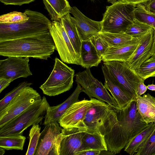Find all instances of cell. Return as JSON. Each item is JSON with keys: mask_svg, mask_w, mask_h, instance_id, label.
Here are the masks:
<instances>
[{"mask_svg": "<svg viewBox=\"0 0 155 155\" xmlns=\"http://www.w3.org/2000/svg\"><path fill=\"white\" fill-rule=\"evenodd\" d=\"M113 109L110 128L104 137L108 150L115 154L119 153L132 138L149 124L140 114L136 99L122 109Z\"/></svg>", "mask_w": 155, "mask_h": 155, "instance_id": "obj_1", "label": "cell"}, {"mask_svg": "<svg viewBox=\"0 0 155 155\" xmlns=\"http://www.w3.org/2000/svg\"><path fill=\"white\" fill-rule=\"evenodd\" d=\"M49 31L22 38L0 41V55L47 60L55 49Z\"/></svg>", "mask_w": 155, "mask_h": 155, "instance_id": "obj_2", "label": "cell"}, {"mask_svg": "<svg viewBox=\"0 0 155 155\" xmlns=\"http://www.w3.org/2000/svg\"><path fill=\"white\" fill-rule=\"evenodd\" d=\"M28 19L21 23H0V41L35 35L49 31L51 21L40 12L26 9Z\"/></svg>", "mask_w": 155, "mask_h": 155, "instance_id": "obj_3", "label": "cell"}, {"mask_svg": "<svg viewBox=\"0 0 155 155\" xmlns=\"http://www.w3.org/2000/svg\"><path fill=\"white\" fill-rule=\"evenodd\" d=\"M49 105L44 96L0 127V137L22 135L28 127L38 124L45 118Z\"/></svg>", "mask_w": 155, "mask_h": 155, "instance_id": "obj_4", "label": "cell"}, {"mask_svg": "<svg viewBox=\"0 0 155 155\" xmlns=\"http://www.w3.org/2000/svg\"><path fill=\"white\" fill-rule=\"evenodd\" d=\"M136 5L117 1L106 7L101 22V32H125L135 19Z\"/></svg>", "mask_w": 155, "mask_h": 155, "instance_id": "obj_5", "label": "cell"}, {"mask_svg": "<svg viewBox=\"0 0 155 155\" xmlns=\"http://www.w3.org/2000/svg\"><path fill=\"white\" fill-rule=\"evenodd\" d=\"M74 70L57 58L49 76L39 87L44 94L54 96L69 90L72 87Z\"/></svg>", "mask_w": 155, "mask_h": 155, "instance_id": "obj_6", "label": "cell"}, {"mask_svg": "<svg viewBox=\"0 0 155 155\" xmlns=\"http://www.w3.org/2000/svg\"><path fill=\"white\" fill-rule=\"evenodd\" d=\"M49 32L61 61L67 64L81 66V57L75 51L62 23L60 21H51Z\"/></svg>", "mask_w": 155, "mask_h": 155, "instance_id": "obj_7", "label": "cell"}, {"mask_svg": "<svg viewBox=\"0 0 155 155\" xmlns=\"http://www.w3.org/2000/svg\"><path fill=\"white\" fill-rule=\"evenodd\" d=\"M91 98L92 105L87 111L84 120L86 132H100L104 135L111 118L112 107L104 101Z\"/></svg>", "mask_w": 155, "mask_h": 155, "instance_id": "obj_8", "label": "cell"}, {"mask_svg": "<svg viewBox=\"0 0 155 155\" xmlns=\"http://www.w3.org/2000/svg\"><path fill=\"white\" fill-rule=\"evenodd\" d=\"M42 98L39 93L30 86L24 88L0 111V127Z\"/></svg>", "mask_w": 155, "mask_h": 155, "instance_id": "obj_9", "label": "cell"}, {"mask_svg": "<svg viewBox=\"0 0 155 155\" xmlns=\"http://www.w3.org/2000/svg\"><path fill=\"white\" fill-rule=\"evenodd\" d=\"M103 64L126 91L136 99L138 84L144 80L131 69L126 62L113 61L104 62Z\"/></svg>", "mask_w": 155, "mask_h": 155, "instance_id": "obj_10", "label": "cell"}, {"mask_svg": "<svg viewBox=\"0 0 155 155\" xmlns=\"http://www.w3.org/2000/svg\"><path fill=\"white\" fill-rule=\"evenodd\" d=\"M75 81L84 88V92L90 98L95 97L105 102L112 107L120 109L118 105L101 82L95 78L90 68L75 74Z\"/></svg>", "mask_w": 155, "mask_h": 155, "instance_id": "obj_11", "label": "cell"}, {"mask_svg": "<svg viewBox=\"0 0 155 155\" xmlns=\"http://www.w3.org/2000/svg\"><path fill=\"white\" fill-rule=\"evenodd\" d=\"M45 125L41 133L34 155H59L62 128L58 122Z\"/></svg>", "mask_w": 155, "mask_h": 155, "instance_id": "obj_12", "label": "cell"}, {"mask_svg": "<svg viewBox=\"0 0 155 155\" xmlns=\"http://www.w3.org/2000/svg\"><path fill=\"white\" fill-rule=\"evenodd\" d=\"M29 58L11 56L0 60V78L10 79L12 81L20 78L32 75L29 64Z\"/></svg>", "mask_w": 155, "mask_h": 155, "instance_id": "obj_13", "label": "cell"}, {"mask_svg": "<svg viewBox=\"0 0 155 155\" xmlns=\"http://www.w3.org/2000/svg\"><path fill=\"white\" fill-rule=\"evenodd\" d=\"M92 101L84 99L72 104L60 118L58 123L62 128L77 127L87 130L84 120Z\"/></svg>", "mask_w": 155, "mask_h": 155, "instance_id": "obj_14", "label": "cell"}, {"mask_svg": "<svg viewBox=\"0 0 155 155\" xmlns=\"http://www.w3.org/2000/svg\"><path fill=\"white\" fill-rule=\"evenodd\" d=\"M70 13L73 16L70 15V19L75 24L82 41L89 40L101 32V21H96L89 18L75 6L71 7Z\"/></svg>", "mask_w": 155, "mask_h": 155, "instance_id": "obj_15", "label": "cell"}, {"mask_svg": "<svg viewBox=\"0 0 155 155\" xmlns=\"http://www.w3.org/2000/svg\"><path fill=\"white\" fill-rule=\"evenodd\" d=\"M86 130L77 127L63 128L59 155H76L82 149Z\"/></svg>", "mask_w": 155, "mask_h": 155, "instance_id": "obj_16", "label": "cell"}, {"mask_svg": "<svg viewBox=\"0 0 155 155\" xmlns=\"http://www.w3.org/2000/svg\"><path fill=\"white\" fill-rule=\"evenodd\" d=\"M153 28L138 38L139 43L134 54L127 62L128 66L136 71L141 64L152 54L151 50L153 42Z\"/></svg>", "mask_w": 155, "mask_h": 155, "instance_id": "obj_17", "label": "cell"}, {"mask_svg": "<svg viewBox=\"0 0 155 155\" xmlns=\"http://www.w3.org/2000/svg\"><path fill=\"white\" fill-rule=\"evenodd\" d=\"M101 69L104 78V85L110 92L120 109L124 108L133 100L136 99L126 91L104 64L102 65Z\"/></svg>", "mask_w": 155, "mask_h": 155, "instance_id": "obj_18", "label": "cell"}, {"mask_svg": "<svg viewBox=\"0 0 155 155\" xmlns=\"http://www.w3.org/2000/svg\"><path fill=\"white\" fill-rule=\"evenodd\" d=\"M77 86L72 94L64 101L57 106L48 107L43 124L46 125L52 122H58L63 114L73 104L79 101L80 93L84 92V88L77 83Z\"/></svg>", "mask_w": 155, "mask_h": 155, "instance_id": "obj_19", "label": "cell"}, {"mask_svg": "<svg viewBox=\"0 0 155 155\" xmlns=\"http://www.w3.org/2000/svg\"><path fill=\"white\" fill-rule=\"evenodd\" d=\"M139 43V42L109 47L102 56V61L104 62L116 61L126 62L132 56Z\"/></svg>", "mask_w": 155, "mask_h": 155, "instance_id": "obj_20", "label": "cell"}, {"mask_svg": "<svg viewBox=\"0 0 155 155\" xmlns=\"http://www.w3.org/2000/svg\"><path fill=\"white\" fill-rule=\"evenodd\" d=\"M137 110L147 124L155 123V98L149 93L136 99Z\"/></svg>", "mask_w": 155, "mask_h": 155, "instance_id": "obj_21", "label": "cell"}, {"mask_svg": "<svg viewBox=\"0 0 155 155\" xmlns=\"http://www.w3.org/2000/svg\"><path fill=\"white\" fill-rule=\"evenodd\" d=\"M81 56V66L86 69L97 67L102 61L90 39L82 41Z\"/></svg>", "mask_w": 155, "mask_h": 155, "instance_id": "obj_22", "label": "cell"}, {"mask_svg": "<svg viewBox=\"0 0 155 155\" xmlns=\"http://www.w3.org/2000/svg\"><path fill=\"white\" fill-rule=\"evenodd\" d=\"M155 130V123H151L141 132L132 138L125 147L124 150L130 155H135L145 143Z\"/></svg>", "mask_w": 155, "mask_h": 155, "instance_id": "obj_23", "label": "cell"}, {"mask_svg": "<svg viewBox=\"0 0 155 155\" xmlns=\"http://www.w3.org/2000/svg\"><path fill=\"white\" fill-rule=\"evenodd\" d=\"M46 9L53 21H59L61 18L70 13L71 7L67 0H43Z\"/></svg>", "mask_w": 155, "mask_h": 155, "instance_id": "obj_24", "label": "cell"}, {"mask_svg": "<svg viewBox=\"0 0 155 155\" xmlns=\"http://www.w3.org/2000/svg\"><path fill=\"white\" fill-rule=\"evenodd\" d=\"M98 35L105 41L110 48L138 43L140 42L138 38H133L125 32L111 33L100 32Z\"/></svg>", "mask_w": 155, "mask_h": 155, "instance_id": "obj_25", "label": "cell"}, {"mask_svg": "<svg viewBox=\"0 0 155 155\" xmlns=\"http://www.w3.org/2000/svg\"><path fill=\"white\" fill-rule=\"evenodd\" d=\"M88 150L101 151L108 150L104 135L100 132L90 133L86 132L83 137L81 151Z\"/></svg>", "mask_w": 155, "mask_h": 155, "instance_id": "obj_26", "label": "cell"}, {"mask_svg": "<svg viewBox=\"0 0 155 155\" xmlns=\"http://www.w3.org/2000/svg\"><path fill=\"white\" fill-rule=\"evenodd\" d=\"M70 13L67 14L61 18L59 21L63 25L75 51L81 56L82 40L75 24L70 19Z\"/></svg>", "mask_w": 155, "mask_h": 155, "instance_id": "obj_27", "label": "cell"}, {"mask_svg": "<svg viewBox=\"0 0 155 155\" xmlns=\"http://www.w3.org/2000/svg\"><path fill=\"white\" fill-rule=\"evenodd\" d=\"M25 139L22 135L0 137V147L7 150H22Z\"/></svg>", "mask_w": 155, "mask_h": 155, "instance_id": "obj_28", "label": "cell"}, {"mask_svg": "<svg viewBox=\"0 0 155 155\" xmlns=\"http://www.w3.org/2000/svg\"><path fill=\"white\" fill-rule=\"evenodd\" d=\"M134 14L137 20L155 28V14L148 11L143 4L136 5Z\"/></svg>", "mask_w": 155, "mask_h": 155, "instance_id": "obj_29", "label": "cell"}, {"mask_svg": "<svg viewBox=\"0 0 155 155\" xmlns=\"http://www.w3.org/2000/svg\"><path fill=\"white\" fill-rule=\"evenodd\" d=\"M135 72L144 80L155 77V55H153L143 62Z\"/></svg>", "mask_w": 155, "mask_h": 155, "instance_id": "obj_30", "label": "cell"}, {"mask_svg": "<svg viewBox=\"0 0 155 155\" xmlns=\"http://www.w3.org/2000/svg\"><path fill=\"white\" fill-rule=\"evenodd\" d=\"M153 28L150 25L135 18L133 23L127 28L125 33L133 38H138Z\"/></svg>", "mask_w": 155, "mask_h": 155, "instance_id": "obj_31", "label": "cell"}, {"mask_svg": "<svg viewBox=\"0 0 155 155\" xmlns=\"http://www.w3.org/2000/svg\"><path fill=\"white\" fill-rule=\"evenodd\" d=\"M40 130L38 124L32 125L29 131V142L26 155H34L41 134Z\"/></svg>", "mask_w": 155, "mask_h": 155, "instance_id": "obj_32", "label": "cell"}, {"mask_svg": "<svg viewBox=\"0 0 155 155\" xmlns=\"http://www.w3.org/2000/svg\"><path fill=\"white\" fill-rule=\"evenodd\" d=\"M28 19V17L24 12L14 11L1 15L0 23H21L27 21Z\"/></svg>", "mask_w": 155, "mask_h": 155, "instance_id": "obj_33", "label": "cell"}, {"mask_svg": "<svg viewBox=\"0 0 155 155\" xmlns=\"http://www.w3.org/2000/svg\"><path fill=\"white\" fill-rule=\"evenodd\" d=\"M32 84L31 83L27 81H23L6 94L0 101V111L5 108L23 89L26 86H30Z\"/></svg>", "mask_w": 155, "mask_h": 155, "instance_id": "obj_34", "label": "cell"}, {"mask_svg": "<svg viewBox=\"0 0 155 155\" xmlns=\"http://www.w3.org/2000/svg\"><path fill=\"white\" fill-rule=\"evenodd\" d=\"M135 155H155V130Z\"/></svg>", "mask_w": 155, "mask_h": 155, "instance_id": "obj_35", "label": "cell"}, {"mask_svg": "<svg viewBox=\"0 0 155 155\" xmlns=\"http://www.w3.org/2000/svg\"><path fill=\"white\" fill-rule=\"evenodd\" d=\"M90 39L95 47L99 56L102 58L109 47L108 45L98 34L92 37Z\"/></svg>", "mask_w": 155, "mask_h": 155, "instance_id": "obj_36", "label": "cell"}, {"mask_svg": "<svg viewBox=\"0 0 155 155\" xmlns=\"http://www.w3.org/2000/svg\"><path fill=\"white\" fill-rule=\"evenodd\" d=\"M35 0H0L1 2L5 5H21L24 4H29Z\"/></svg>", "mask_w": 155, "mask_h": 155, "instance_id": "obj_37", "label": "cell"}, {"mask_svg": "<svg viewBox=\"0 0 155 155\" xmlns=\"http://www.w3.org/2000/svg\"><path fill=\"white\" fill-rule=\"evenodd\" d=\"M144 81L143 80L138 84L136 92L137 97L140 96L147 91V86L144 84Z\"/></svg>", "mask_w": 155, "mask_h": 155, "instance_id": "obj_38", "label": "cell"}, {"mask_svg": "<svg viewBox=\"0 0 155 155\" xmlns=\"http://www.w3.org/2000/svg\"><path fill=\"white\" fill-rule=\"evenodd\" d=\"M101 151L96 150H88L78 152L76 155H99Z\"/></svg>", "mask_w": 155, "mask_h": 155, "instance_id": "obj_39", "label": "cell"}, {"mask_svg": "<svg viewBox=\"0 0 155 155\" xmlns=\"http://www.w3.org/2000/svg\"><path fill=\"white\" fill-rule=\"evenodd\" d=\"M12 81L10 79L0 78V93L7 87Z\"/></svg>", "mask_w": 155, "mask_h": 155, "instance_id": "obj_40", "label": "cell"}, {"mask_svg": "<svg viewBox=\"0 0 155 155\" xmlns=\"http://www.w3.org/2000/svg\"><path fill=\"white\" fill-rule=\"evenodd\" d=\"M143 4L148 11L155 14V0H150Z\"/></svg>", "mask_w": 155, "mask_h": 155, "instance_id": "obj_41", "label": "cell"}, {"mask_svg": "<svg viewBox=\"0 0 155 155\" xmlns=\"http://www.w3.org/2000/svg\"><path fill=\"white\" fill-rule=\"evenodd\" d=\"M150 0H118V1L136 5L138 4H144Z\"/></svg>", "mask_w": 155, "mask_h": 155, "instance_id": "obj_42", "label": "cell"}, {"mask_svg": "<svg viewBox=\"0 0 155 155\" xmlns=\"http://www.w3.org/2000/svg\"><path fill=\"white\" fill-rule=\"evenodd\" d=\"M153 42L151 50V53L153 55H155V28H153Z\"/></svg>", "mask_w": 155, "mask_h": 155, "instance_id": "obj_43", "label": "cell"}, {"mask_svg": "<svg viewBox=\"0 0 155 155\" xmlns=\"http://www.w3.org/2000/svg\"><path fill=\"white\" fill-rule=\"evenodd\" d=\"M115 154L109 151V150H103V151H101V153H100V155H114Z\"/></svg>", "mask_w": 155, "mask_h": 155, "instance_id": "obj_44", "label": "cell"}, {"mask_svg": "<svg viewBox=\"0 0 155 155\" xmlns=\"http://www.w3.org/2000/svg\"><path fill=\"white\" fill-rule=\"evenodd\" d=\"M147 88L148 89L155 91V84H148L147 86Z\"/></svg>", "mask_w": 155, "mask_h": 155, "instance_id": "obj_45", "label": "cell"}, {"mask_svg": "<svg viewBox=\"0 0 155 155\" xmlns=\"http://www.w3.org/2000/svg\"><path fill=\"white\" fill-rule=\"evenodd\" d=\"M5 149L3 148L0 147V155H3L5 152Z\"/></svg>", "mask_w": 155, "mask_h": 155, "instance_id": "obj_46", "label": "cell"}, {"mask_svg": "<svg viewBox=\"0 0 155 155\" xmlns=\"http://www.w3.org/2000/svg\"><path fill=\"white\" fill-rule=\"evenodd\" d=\"M108 2L112 4H114L117 1V0H107Z\"/></svg>", "mask_w": 155, "mask_h": 155, "instance_id": "obj_47", "label": "cell"}]
</instances>
